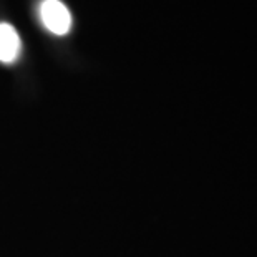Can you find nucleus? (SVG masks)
I'll use <instances>...</instances> for the list:
<instances>
[{"mask_svg": "<svg viewBox=\"0 0 257 257\" xmlns=\"http://www.w3.org/2000/svg\"><path fill=\"white\" fill-rule=\"evenodd\" d=\"M22 53V40L17 30L7 22L0 24V62L15 63Z\"/></svg>", "mask_w": 257, "mask_h": 257, "instance_id": "f03ea898", "label": "nucleus"}, {"mask_svg": "<svg viewBox=\"0 0 257 257\" xmlns=\"http://www.w3.org/2000/svg\"><path fill=\"white\" fill-rule=\"evenodd\" d=\"M40 20L53 35H67L72 29V14L60 0H42Z\"/></svg>", "mask_w": 257, "mask_h": 257, "instance_id": "f257e3e1", "label": "nucleus"}]
</instances>
